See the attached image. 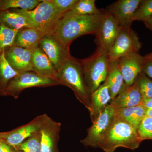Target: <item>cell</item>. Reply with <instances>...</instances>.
<instances>
[{
  "label": "cell",
  "instance_id": "1",
  "mask_svg": "<svg viewBox=\"0 0 152 152\" xmlns=\"http://www.w3.org/2000/svg\"><path fill=\"white\" fill-rule=\"evenodd\" d=\"M84 15L69 11L58 23L51 35L63 45L69 47L73 41L81 36L93 34L96 36L105 12Z\"/></svg>",
  "mask_w": 152,
  "mask_h": 152
},
{
  "label": "cell",
  "instance_id": "2",
  "mask_svg": "<svg viewBox=\"0 0 152 152\" xmlns=\"http://www.w3.org/2000/svg\"><path fill=\"white\" fill-rule=\"evenodd\" d=\"M56 79L60 85L70 88L77 99L90 111L92 93L86 83L80 60L72 56L68 58L57 71Z\"/></svg>",
  "mask_w": 152,
  "mask_h": 152
},
{
  "label": "cell",
  "instance_id": "3",
  "mask_svg": "<svg viewBox=\"0 0 152 152\" xmlns=\"http://www.w3.org/2000/svg\"><path fill=\"white\" fill-rule=\"evenodd\" d=\"M142 142L137 129L115 116L98 148L104 152H114L120 147L134 150L138 148Z\"/></svg>",
  "mask_w": 152,
  "mask_h": 152
},
{
  "label": "cell",
  "instance_id": "4",
  "mask_svg": "<svg viewBox=\"0 0 152 152\" xmlns=\"http://www.w3.org/2000/svg\"><path fill=\"white\" fill-rule=\"evenodd\" d=\"M15 10L24 16L31 27L38 29L47 35L51 34L59 21L64 16L58 11L51 0H43L32 10Z\"/></svg>",
  "mask_w": 152,
  "mask_h": 152
},
{
  "label": "cell",
  "instance_id": "5",
  "mask_svg": "<svg viewBox=\"0 0 152 152\" xmlns=\"http://www.w3.org/2000/svg\"><path fill=\"white\" fill-rule=\"evenodd\" d=\"M109 61L107 52L96 50L91 56L81 60L85 81L92 94L105 81Z\"/></svg>",
  "mask_w": 152,
  "mask_h": 152
},
{
  "label": "cell",
  "instance_id": "6",
  "mask_svg": "<svg viewBox=\"0 0 152 152\" xmlns=\"http://www.w3.org/2000/svg\"><path fill=\"white\" fill-rule=\"evenodd\" d=\"M60 85L54 79L39 75L34 71L19 74L9 83L3 94L4 96L19 97L24 90L34 87H47Z\"/></svg>",
  "mask_w": 152,
  "mask_h": 152
},
{
  "label": "cell",
  "instance_id": "7",
  "mask_svg": "<svg viewBox=\"0 0 152 152\" xmlns=\"http://www.w3.org/2000/svg\"><path fill=\"white\" fill-rule=\"evenodd\" d=\"M142 47L138 36L131 27L121 28L113 45L108 52L109 59L118 60L126 55L139 53Z\"/></svg>",
  "mask_w": 152,
  "mask_h": 152
},
{
  "label": "cell",
  "instance_id": "8",
  "mask_svg": "<svg viewBox=\"0 0 152 152\" xmlns=\"http://www.w3.org/2000/svg\"><path fill=\"white\" fill-rule=\"evenodd\" d=\"M116 109L109 104L93 124L87 129V134L80 142L86 147L98 148L115 118Z\"/></svg>",
  "mask_w": 152,
  "mask_h": 152
},
{
  "label": "cell",
  "instance_id": "9",
  "mask_svg": "<svg viewBox=\"0 0 152 152\" xmlns=\"http://www.w3.org/2000/svg\"><path fill=\"white\" fill-rule=\"evenodd\" d=\"M41 116V152H59L58 145L61 124L46 114Z\"/></svg>",
  "mask_w": 152,
  "mask_h": 152
},
{
  "label": "cell",
  "instance_id": "10",
  "mask_svg": "<svg viewBox=\"0 0 152 152\" xmlns=\"http://www.w3.org/2000/svg\"><path fill=\"white\" fill-rule=\"evenodd\" d=\"M121 29L116 21L106 10L96 35L95 42L97 46L96 50L108 53Z\"/></svg>",
  "mask_w": 152,
  "mask_h": 152
},
{
  "label": "cell",
  "instance_id": "11",
  "mask_svg": "<svg viewBox=\"0 0 152 152\" xmlns=\"http://www.w3.org/2000/svg\"><path fill=\"white\" fill-rule=\"evenodd\" d=\"M142 0H118L105 10L116 21L121 28L131 27L134 17Z\"/></svg>",
  "mask_w": 152,
  "mask_h": 152
},
{
  "label": "cell",
  "instance_id": "12",
  "mask_svg": "<svg viewBox=\"0 0 152 152\" xmlns=\"http://www.w3.org/2000/svg\"><path fill=\"white\" fill-rule=\"evenodd\" d=\"M38 47L49 58L57 71L71 56L69 47L63 45L51 34L45 36L40 42Z\"/></svg>",
  "mask_w": 152,
  "mask_h": 152
},
{
  "label": "cell",
  "instance_id": "13",
  "mask_svg": "<svg viewBox=\"0 0 152 152\" xmlns=\"http://www.w3.org/2000/svg\"><path fill=\"white\" fill-rule=\"evenodd\" d=\"M117 61L125 84L127 86L134 84L138 76L142 72L146 61L145 57L139 53H135L126 55Z\"/></svg>",
  "mask_w": 152,
  "mask_h": 152
},
{
  "label": "cell",
  "instance_id": "14",
  "mask_svg": "<svg viewBox=\"0 0 152 152\" xmlns=\"http://www.w3.org/2000/svg\"><path fill=\"white\" fill-rule=\"evenodd\" d=\"M33 51L12 46L4 52L5 58L16 72L22 73L33 71L32 56Z\"/></svg>",
  "mask_w": 152,
  "mask_h": 152
},
{
  "label": "cell",
  "instance_id": "15",
  "mask_svg": "<svg viewBox=\"0 0 152 152\" xmlns=\"http://www.w3.org/2000/svg\"><path fill=\"white\" fill-rule=\"evenodd\" d=\"M42 116L36 117L26 124L16 128L12 130L4 132L2 140L6 143L16 148L25 140L40 129Z\"/></svg>",
  "mask_w": 152,
  "mask_h": 152
},
{
  "label": "cell",
  "instance_id": "16",
  "mask_svg": "<svg viewBox=\"0 0 152 152\" xmlns=\"http://www.w3.org/2000/svg\"><path fill=\"white\" fill-rule=\"evenodd\" d=\"M143 99L135 83L131 86L125 83L118 94L110 104L116 110L126 108L141 104Z\"/></svg>",
  "mask_w": 152,
  "mask_h": 152
},
{
  "label": "cell",
  "instance_id": "17",
  "mask_svg": "<svg viewBox=\"0 0 152 152\" xmlns=\"http://www.w3.org/2000/svg\"><path fill=\"white\" fill-rule=\"evenodd\" d=\"M46 35V34L36 28H24L18 31L13 45L34 51L38 48L40 42Z\"/></svg>",
  "mask_w": 152,
  "mask_h": 152
},
{
  "label": "cell",
  "instance_id": "18",
  "mask_svg": "<svg viewBox=\"0 0 152 152\" xmlns=\"http://www.w3.org/2000/svg\"><path fill=\"white\" fill-rule=\"evenodd\" d=\"M111 101L108 87L104 82L91 96V107L89 112L92 123L97 119Z\"/></svg>",
  "mask_w": 152,
  "mask_h": 152
},
{
  "label": "cell",
  "instance_id": "19",
  "mask_svg": "<svg viewBox=\"0 0 152 152\" xmlns=\"http://www.w3.org/2000/svg\"><path fill=\"white\" fill-rule=\"evenodd\" d=\"M32 64L34 72L41 75L57 80V71L54 66L39 47L33 51Z\"/></svg>",
  "mask_w": 152,
  "mask_h": 152
},
{
  "label": "cell",
  "instance_id": "20",
  "mask_svg": "<svg viewBox=\"0 0 152 152\" xmlns=\"http://www.w3.org/2000/svg\"><path fill=\"white\" fill-rule=\"evenodd\" d=\"M104 82L108 87L112 100L118 96L125 84L117 60L109 61L107 75Z\"/></svg>",
  "mask_w": 152,
  "mask_h": 152
},
{
  "label": "cell",
  "instance_id": "21",
  "mask_svg": "<svg viewBox=\"0 0 152 152\" xmlns=\"http://www.w3.org/2000/svg\"><path fill=\"white\" fill-rule=\"evenodd\" d=\"M0 24L15 30L31 27L24 16L15 9L0 11Z\"/></svg>",
  "mask_w": 152,
  "mask_h": 152
},
{
  "label": "cell",
  "instance_id": "22",
  "mask_svg": "<svg viewBox=\"0 0 152 152\" xmlns=\"http://www.w3.org/2000/svg\"><path fill=\"white\" fill-rule=\"evenodd\" d=\"M147 109L141 104L116 110L115 116L121 119L137 129L144 118L146 116Z\"/></svg>",
  "mask_w": 152,
  "mask_h": 152
},
{
  "label": "cell",
  "instance_id": "23",
  "mask_svg": "<svg viewBox=\"0 0 152 152\" xmlns=\"http://www.w3.org/2000/svg\"><path fill=\"white\" fill-rule=\"evenodd\" d=\"M19 74L9 64L4 52L0 54V96H3L9 83Z\"/></svg>",
  "mask_w": 152,
  "mask_h": 152
},
{
  "label": "cell",
  "instance_id": "24",
  "mask_svg": "<svg viewBox=\"0 0 152 152\" xmlns=\"http://www.w3.org/2000/svg\"><path fill=\"white\" fill-rule=\"evenodd\" d=\"M42 1L43 0H0V11L14 9L32 10Z\"/></svg>",
  "mask_w": 152,
  "mask_h": 152
},
{
  "label": "cell",
  "instance_id": "25",
  "mask_svg": "<svg viewBox=\"0 0 152 152\" xmlns=\"http://www.w3.org/2000/svg\"><path fill=\"white\" fill-rule=\"evenodd\" d=\"M103 10L96 7L95 0H78L71 11L78 15H90L100 13Z\"/></svg>",
  "mask_w": 152,
  "mask_h": 152
},
{
  "label": "cell",
  "instance_id": "26",
  "mask_svg": "<svg viewBox=\"0 0 152 152\" xmlns=\"http://www.w3.org/2000/svg\"><path fill=\"white\" fill-rule=\"evenodd\" d=\"M40 131L25 140L16 148L18 152H41Z\"/></svg>",
  "mask_w": 152,
  "mask_h": 152
},
{
  "label": "cell",
  "instance_id": "27",
  "mask_svg": "<svg viewBox=\"0 0 152 152\" xmlns=\"http://www.w3.org/2000/svg\"><path fill=\"white\" fill-rule=\"evenodd\" d=\"M18 30L11 29L0 24V54L13 45Z\"/></svg>",
  "mask_w": 152,
  "mask_h": 152
},
{
  "label": "cell",
  "instance_id": "28",
  "mask_svg": "<svg viewBox=\"0 0 152 152\" xmlns=\"http://www.w3.org/2000/svg\"><path fill=\"white\" fill-rule=\"evenodd\" d=\"M152 16V0H142L134 17V21L144 22Z\"/></svg>",
  "mask_w": 152,
  "mask_h": 152
},
{
  "label": "cell",
  "instance_id": "29",
  "mask_svg": "<svg viewBox=\"0 0 152 152\" xmlns=\"http://www.w3.org/2000/svg\"><path fill=\"white\" fill-rule=\"evenodd\" d=\"M143 98L152 97V80L143 72L138 76L135 82Z\"/></svg>",
  "mask_w": 152,
  "mask_h": 152
},
{
  "label": "cell",
  "instance_id": "30",
  "mask_svg": "<svg viewBox=\"0 0 152 152\" xmlns=\"http://www.w3.org/2000/svg\"><path fill=\"white\" fill-rule=\"evenodd\" d=\"M137 132L142 141L152 140V117L146 116L139 125Z\"/></svg>",
  "mask_w": 152,
  "mask_h": 152
},
{
  "label": "cell",
  "instance_id": "31",
  "mask_svg": "<svg viewBox=\"0 0 152 152\" xmlns=\"http://www.w3.org/2000/svg\"><path fill=\"white\" fill-rule=\"evenodd\" d=\"M58 11L64 15L72 10L78 0H51Z\"/></svg>",
  "mask_w": 152,
  "mask_h": 152
},
{
  "label": "cell",
  "instance_id": "32",
  "mask_svg": "<svg viewBox=\"0 0 152 152\" xmlns=\"http://www.w3.org/2000/svg\"><path fill=\"white\" fill-rule=\"evenodd\" d=\"M142 72L152 79V61L146 59L142 69Z\"/></svg>",
  "mask_w": 152,
  "mask_h": 152
},
{
  "label": "cell",
  "instance_id": "33",
  "mask_svg": "<svg viewBox=\"0 0 152 152\" xmlns=\"http://www.w3.org/2000/svg\"><path fill=\"white\" fill-rule=\"evenodd\" d=\"M0 152H18L15 148L6 143L3 140H0Z\"/></svg>",
  "mask_w": 152,
  "mask_h": 152
},
{
  "label": "cell",
  "instance_id": "34",
  "mask_svg": "<svg viewBox=\"0 0 152 152\" xmlns=\"http://www.w3.org/2000/svg\"><path fill=\"white\" fill-rule=\"evenodd\" d=\"M142 104L147 110L152 109V97L143 98Z\"/></svg>",
  "mask_w": 152,
  "mask_h": 152
},
{
  "label": "cell",
  "instance_id": "35",
  "mask_svg": "<svg viewBox=\"0 0 152 152\" xmlns=\"http://www.w3.org/2000/svg\"><path fill=\"white\" fill-rule=\"evenodd\" d=\"M147 28L151 30L152 32V16L144 22Z\"/></svg>",
  "mask_w": 152,
  "mask_h": 152
},
{
  "label": "cell",
  "instance_id": "36",
  "mask_svg": "<svg viewBox=\"0 0 152 152\" xmlns=\"http://www.w3.org/2000/svg\"><path fill=\"white\" fill-rule=\"evenodd\" d=\"M146 115L152 117V109H148L146 111Z\"/></svg>",
  "mask_w": 152,
  "mask_h": 152
},
{
  "label": "cell",
  "instance_id": "37",
  "mask_svg": "<svg viewBox=\"0 0 152 152\" xmlns=\"http://www.w3.org/2000/svg\"><path fill=\"white\" fill-rule=\"evenodd\" d=\"M145 57V58L147 60H149L152 61V53H151L149 54L146 55Z\"/></svg>",
  "mask_w": 152,
  "mask_h": 152
},
{
  "label": "cell",
  "instance_id": "38",
  "mask_svg": "<svg viewBox=\"0 0 152 152\" xmlns=\"http://www.w3.org/2000/svg\"><path fill=\"white\" fill-rule=\"evenodd\" d=\"M4 132L0 133V140H2L3 137L4 136Z\"/></svg>",
  "mask_w": 152,
  "mask_h": 152
}]
</instances>
